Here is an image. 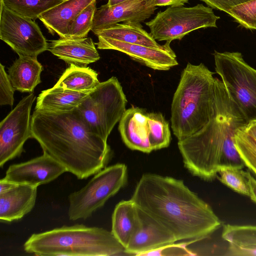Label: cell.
Returning a JSON list of instances; mask_svg holds the SVG:
<instances>
[{
	"label": "cell",
	"mask_w": 256,
	"mask_h": 256,
	"mask_svg": "<svg viewBox=\"0 0 256 256\" xmlns=\"http://www.w3.org/2000/svg\"><path fill=\"white\" fill-rule=\"evenodd\" d=\"M96 0H64L39 17L49 32L67 38L70 23L84 8Z\"/></svg>",
	"instance_id": "d6986e66"
},
{
	"label": "cell",
	"mask_w": 256,
	"mask_h": 256,
	"mask_svg": "<svg viewBox=\"0 0 256 256\" xmlns=\"http://www.w3.org/2000/svg\"><path fill=\"white\" fill-rule=\"evenodd\" d=\"M210 7L228 13L234 7L250 0H200Z\"/></svg>",
	"instance_id": "d6a6232c"
},
{
	"label": "cell",
	"mask_w": 256,
	"mask_h": 256,
	"mask_svg": "<svg viewBox=\"0 0 256 256\" xmlns=\"http://www.w3.org/2000/svg\"><path fill=\"white\" fill-rule=\"evenodd\" d=\"M150 127L149 141L154 150L167 148L170 142L169 124L160 112H148Z\"/></svg>",
	"instance_id": "4316f807"
},
{
	"label": "cell",
	"mask_w": 256,
	"mask_h": 256,
	"mask_svg": "<svg viewBox=\"0 0 256 256\" xmlns=\"http://www.w3.org/2000/svg\"><path fill=\"white\" fill-rule=\"evenodd\" d=\"M214 56L232 108L246 124L256 120V69L239 52L215 51Z\"/></svg>",
	"instance_id": "8992f818"
},
{
	"label": "cell",
	"mask_w": 256,
	"mask_h": 256,
	"mask_svg": "<svg viewBox=\"0 0 256 256\" xmlns=\"http://www.w3.org/2000/svg\"><path fill=\"white\" fill-rule=\"evenodd\" d=\"M127 180V167L124 164L106 166L94 174L85 186L69 195V220L90 217L126 185Z\"/></svg>",
	"instance_id": "ba28073f"
},
{
	"label": "cell",
	"mask_w": 256,
	"mask_h": 256,
	"mask_svg": "<svg viewBox=\"0 0 256 256\" xmlns=\"http://www.w3.org/2000/svg\"><path fill=\"white\" fill-rule=\"evenodd\" d=\"M64 0H0L4 6L24 17L35 20Z\"/></svg>",
	"instance_id": "484cf974"
},
{
	"label": "cell",
	"mask_w": 256,
	"mask_h": 256,
	"mask_svg": "<svg viewBox=\"0 0 256 256\" xmlns=\"http://www.w3.org/2000/svg\"><path fill=\"white\" fill-rule=\"evenodd\" d=\"M188 0H154L155 6H182L188 3Z\"/></svg>",
	"instance_id": "e575fe53"
},
{
	"label": "cell",
	"mask_w": 256,
	"mask_h": 256,
	"mask_svg": "<svg viewBox=\"0 0 256 256\" xmlns=\"http://www.w3.org/2000/svg\"><path fill=\"white\" fill-rule=\"evenodd\" d=\"M43 66L37 57L19 56L8 68V76L15 90L33 92L41 82Z\"/></svg>",
	"instance_id": "44dd1931"
},
{
	"label": "cell",
	"mask_w": 256,
	"mask_h": 256,
	"mask_svg": "<svg viewBox=\"0 0 256 256\" xmlns=\"http://www.w3.org/2000/svg\"><path fill=\"white\" fill-rule=\"evenodd\" d=\"M15 90L9 79L4 66L0 64V104L12 106Z\"/></svg>",
	"instance_id": "1f68e13d"
},
{
	"label": "cell",
	"mask_w": 256,
	"mask_h": 256,
	"mask_svg": "<svg viewBox=\"0 0 256 256\" xmlns=\"http://www.w3.org/2000/svg\"><path fill=\"white\" fill-rule=\"evenodd\" d=\"M154 0H126L96 9L92 31L95 34L120 22H140L148 18L156 9Z\"/></svg>",
	"instance_id": "5bb4252c"
},
{
	"label": "cell",
	"mask_w": 256,
	"mask_h": 256,
	"mask_svg": "<svg viewBox=\"0 0 256 256\" xmlns=\"http://www.w3.org/2000/svg\"><path fill=\"white\" fill-rule=\"evenodd\" d=\"M245 175L248 180L251 200L256 204V180L252 176L250 172H245Z\"/></svg>",
	"instance_id": "836d02e7"
},
{
	"label": "cell",
	"mask_w": 256,
	"mask_h": 256,
	"mask_svg": "<svg viewBox=\"0 0 256 256\" xmlns=\"http://www.w3.org/2000/svg\"><path fill=\"white\" fill-rule=\"evenodd\" d=\"M138 210L140 224L126 246L125 253L144 256L150 251L178 241L164 226L139 208Z\"/></svg>",
	"instance_id": "9a60e30c"
},
{
	"label": "cell",
	"mask_w": 256,
	"mask_h": 256,
	"mask_svg": "<svg viewBox=\"0 0 256 256\" xmlns=\"http://www.w3.org/2000/svg\"><path fill=\"white\" fill-rule=\"evenodd\" d=\"M246 123L232 106L178 145L184 166L204 180L214 178L222 169L245 166L235 146L234 135Z\"/></svg>",
	"instance_id": "277c9868"
},
{
	"label": "cell",
	"mask_w": 256,
	"mask_h": 256,
	"mask_svg": "<svg viewBox=\"0 0 256 256\" xmlns=\"http://www.w3.org/2000/svg\"><path fill=\"white\" fill-rule=\"evenodd\" d=\"M126 0H108V2L107 4L110 6H114V5L121 3Z\"/></svg>",
	"instance_id": "8d00e7d4"
},
{
	"label": "cell",
	"mask_w": 256,
	"mask_h": 256,
	"mask_svg": "<svg viewBox=\"0 0 256 256\" xmlns=\"http://www.w3.org/2000/svg\"><path fill=\"white\" fill-rule=\"evenodd\" d=\"M216 178L222 184L234 191L250 196L248 180L244 171L240 168H226L220 170Z\"/></svg>",
	"instance_id": "f546056e"
},
{
	"label": "cell",
	"mask_w": 256,
	"mask_h": 256,
	"mask_svg": "<svg viewBox=\"0 0 256 256\" xmlns=\"http://www.w3.org/2000/svg\"><path fill=\"white\" fill-rule=\"evenodd\" d=\"M97 36L104 37L127 43L160 48L164 45L158 44L150 34L142 28L140 22H126L116 24L94 34Z\"/></svg>",
	"instance_id": "603a6c76"
},
{
	"label": "cell",
	"mask_w": 256,
	"mask_h": 256,
	"mask_svg": "<svg viewBox=\"0 0 256 256\" xmlns=\"http://www.w3.org/2000/svg\"><path fill=\"white\" fill-rule=\"evenodd\" d=\"M96 0L91 3L80 13L69 24L67 38H81L87 36L93 26L96 10Z\"/></svg>",
	"instance_id": "f1b7e54d"
},
{
	"label": "cell",
	"mask_w": 256,
	"mask_h": 256,
	"mask_svg": "<svg viewBox=\"0 0 256 256\" xmlns=\"http://www.w3.org/2000/svg\"><path fill=\"white\" fill-rule=\"evenodd\" d=\"M24 249L39 256H112L125 252V248L111 231L82 224L33 234Z\"/></svg>",
	"instance_id": "5b68a950"
},
{
	"label": "cell",
	"mask_w": 256,
	"mask_h": 256,
	"mask_svg": "<svg viewBox=\"0 0 256 256\" xmlns=\"http://www.w3.org/2000/svg\"><path fill=\"white\" fill-rule=\"evenodd\" d=\"M130 199L178 240L204 239L222 225L208 204L182 180L172 177L144 174Z\"/></svg>",
	"instance_id": "6da1fadb"
},
{
	"label": "cell",
	"mask_w": 256,
	"mask_h": 256,
	"mask_svg": "<svg viewBox=\"0 0 256 256\" xmlns=\"http://www.w3.org/2000/svg\"><path fill=\"white\" fill-rule=\"evenodd\" d=\"M204 64L188 62L171 105V128L178 140L196 133L231 106L222 80Z\"/></svg>",
	"instance_id": "3957f363"
},
{
	"label": "cell",
	"mask_w": 256,
	"mask_h": 256,
	"mask_svg": "<svg viewBox=\"0 0 256 256\" xmlns=\"http://www.w3.org/2000/svg\"><path fill=\"white\" fill-rule=\"evenodd\" d=\"M48 50L70 65L79 66L86 67L100 58L95 44L88 37L52 40L48 44Z\"/></svg>",
	"instance_id": "e0dca14e"
},
{
	"label": "cell",
	"mask_w": 256,
	"mask_h": 256,
	"mask_svg": "<svg viewBox=\"0 0 256 256\" xmlns=\"http://www.w3.org/2000/svg\"><path fill=\"white\" fill-rule=\"evenodd\" d=\"M118 130L123 142L130 149L146 153L152 151L149 141L148 112L144 109L132 106L126 110L119 122Z\"/></svg>",
	"instance_id": "2e32d148"
},
{
	"label": "cell",
	"mask_w": 256,
	"mask_h": 256,
	"mask_svg": "<svg viewBox=\"0 0 256 256\" xmlns=\"http://www.w3.org/2000/svg\"><path fill=\"white\" fill-rule=\"evenodd\" d=\"M95 44L100 50H112L122 52L132 59L152 69L168 70L178 64L176 55L166 42L164 46L156 48L132 44L104 37L98 36Z\"/></svg>",
	"instance_id": "7c38bea8"
},
{
	"label": "cell",
	"mask_w": 256,
	"mask_h": 256,
	"mask_svg": "<svg viewBox=\"0 0 256 256\" xmlns=\"http://www.w3.org/2000/svg\"></svg>",
	"instance_id": "74e56055"
},
{
	"label": "cell",
	"mask_w": 256,
	"mask_h": 256,
	"mask_svg": "<svg viewBox=\"0 0 256 256\" xmlns=\"http://www.w3.org/2000/svg\"><path fill=\"white\" fill-rule=\"evenodd\" d=\"M242 128L256 140V120L247 123L242 126Z\"/></svg>",
	"instance_id": "d590c367"
},
{
	"label": "cell",
	"mask_w": 256,
	"mask_h": 256,
	"mask_svg": "<svg viewBox=\"0 0 256 256\" xmlns=\"http://www.w3.org/2000/svg\"><path fill=\"white\" fill-rule=\"evenodd\" d=\"M37 187L15 184L10 190L0 193V220L12 222L21 219L34 208Z\"/></svg>",
	"instance_id": "ac0fdd59"
},
{
	"label": "cell",
	"mask_w": 256,
	"mask_h": 256,
	"mask_svg": "<svg viewBox=\"0 0 256 256\" xmlns=\"http://www.w3.org/2000/svg\"><path fill=\"white\" fill-rule=\"evenodd\" d=\"M100 82L98 73L90 67L70 64L54 86L76 91H90Z\"/></svg>",
	"instance_id": "d4e9b609"
},
{
	"label": "cell",
	"mask_w": 256,
	"mask_h": 256,
	"mask_svg": "<svg viewBox=\"0 0 256 256\" xmlns=\"http://www.w3.org/2000/svg\"><path fill=\"white\" fill-rule=\"evenodd\" d=\"M32 137L46 152L78 179H85L106 166L112 156L107 141L92 132L76 108L70 110H34Z\"/></svg>",
	"instance_id": "7a4b0ae2"
},
{
	"label": "cell",
	"mask_w": 256,
	"mask_h": 256,
	"mask_svg": "<svg viewBox=\"0 0 256 256\" xmlns=\"http://www.w3.org/2000/svg\"><path fill=\"white\" fill-rule=\"evenodd\" d=\"M90 91H76L54 86L38 95L34 110L60 112L74 110Z\"/></svg>",
	"instance_id": "7402d4cb"
},
{
	"label": "cell",
	"mask_w": 256,
	"mask_h": 256,
	"mask_svg": "<svg viewBox=\"0 0 256 256\" xmlns=\"http://www.w3.org/2000/svg\"><path fill=\"white\" fill-rule=\"evenodd\" d=\"M222 238L229 244L230 256H256V226L225 224Z\"/></svg>",
	"instance_id": "cb8c5ba5"
},
{
	"label": "cell",
	"mask_w": 256,
	"mask_h": 256,
	"mask_svg": "<svg viewBox=\"0 0 256 256\" xmlns=\"http://www.w3.org/2000/svg\"><path fill=\"white\" fill-rule=\"evenodd\" d=\"M0 38L19 56L37 57L48 50V43L35 20L17 14L2 2Z\"/></svg>",
	"instance_id": "30bf717a"
},
{
	"label": "cell",
	"mask_w": 256,
	"mask_h": 256,
	"mask_svg": "<svg viewBox=\"0 0 256 256\" xmlns=\"http://www.w3.org/2000/svg\"><path fill=\"white\" fill-rule=\"evenodd\" d=\"M67 172L66 169L46 152L28 161L10 165L4 178L12 182L38 187Z\"/></svg>",
	"instance_id": "4fadbf2b"
},
{
	"label": "cell",
	"mask_w": 256,
	"mask_h": 256,
	"mask_svg": "<svg viewBox=\"0 0 256 256\" xmlns=\"http://www.w3.org/2000/svg\"><path fill=\"white\" fill-rule=\"evenodd\" d=\"M220 18L212 8L202 4L192 7L170 6L158 12L154 18L146 24L154 40L170 42L181 40L196 30L217 28L216 22Z\"/></svg>",
	"instance_id": "9c48e42d"
},
{
	"label": "cell",
	"mask_w": 256,
	"mask_h": 256,
	"mask_svg": "<svg viewBox=\"0 0 256 256\" xmlns=\"http://www.w3.org/2000/svg\"><path fill=\"white\" fill-rule=\"evenodd\" d=\"M140 224L138 208L131 199L116 205L112 216L111 232L125 248Z\"/></svg>",
	"instance_id": "ffe728a7"
},
{
	"label": "cell",
	"mask_w": 256,
	"mask_h": 256,
	"mask_svg": "<svg viewBox=\"0 0 256 256\" xmlns=\"http://www.w3.org/2000/svg\"><path fill=\"white\" fill-rule=\"evenodd\" d=\"M228 14L245 28L256 29V0H250L234 6Z\"/></svg>",
	"instance_id": "4dcf8cb0"
},
{
	"label": "cell",
	"mask_w": 256,
	"mask_h": 256,
	"mask_svg": "<svg viewBox=\"0 0 256 256\" xmlns=\"http://www.w3.org/2000/svg\"><path fill=\"white\" fill-rule=\"evenodd\" d=\"M36 96L31 93L23 98L0 124V166L20 156L25 142L32 138L30 114Z\"/></svg>",
	"instance_id": "8fae6325"
},
{
	"label": "cell",
	"mask_w": 256,
	"mask_h": 256,
	"mask_svg": "<svg viewBox=\"0 0 256 256\" xmlns=\"http://www.w3.org/2000/svg\"><path fill=\"white\" fill-rule=\"evenodd\" d=\"M242 126L235 134V146L244 166L256 176V140Z\"/></svg>",
	"instance_id": "83f0119b"
},
{
	"label": "cell",
	"mask_w": 256,
	"mask_h": 256,
	"mask_svg": "<svg viewBox=\"0 0 256 256\" xmlns=\"http://www.w3.org/2000/svg\"><path fill=\"white\" fill-rule=\"evenodd\" d=\"M127 100L118 79L100 82L76 108L90 130L107 141L126 110Z\"/></svg>",
	"instance_id": "52a82bcc"
}]
</instances>
